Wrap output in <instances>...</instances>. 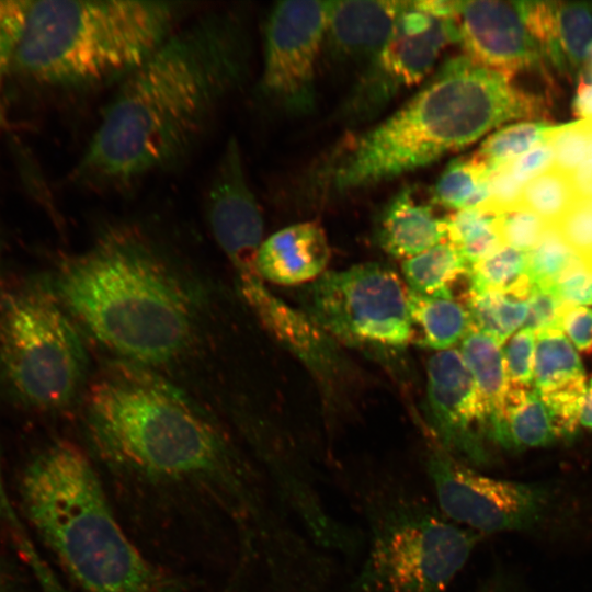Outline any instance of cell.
<instances>
[{
	"label": "cell",
	"mask_w": 592,
	"mask_h": 592,
	"mask_svg": "<svg viewBox=\"0 0 592 592\" xmlns=\"http://www.w3.org/2000/svg\"><path fill=\"white\" fill-rule=\"evenodd\" d=\"M250 58L240 11L206 12L177 27L119 81L75 181L96 190L127 189L179 163L243 86Z\"/></svg>",
	"instance_id": "6da1fadb"
},
{
	"label": "cell",
	"mask_w": 592,
	"mask_h": 592,
	"mask_svg": "<svg viewBox=\"0 0 592 592\" xmlns=\"http://www.w3.org/2000/svg\"><path fill=\"white\" fill-rule=\"evenodd\" d=\"M87 423L98 451L155 486L198 491L235 522L257 509L252 483L203 412L137 365L111 366L90 387Z\"/></svg>",
	"instance_id": "7a4b0ae2"
},
{
	"label": "cell",
	"mask_w": 592,
	"mask_h": 592,
	"mask_svg": "<svg viewBox=\"0 0 592 592\" xmlns=\"http://www.w3.org/2000/svg\"><path fill=\"white\" fill-rule=\"evenodd\" d=\"M549 109L465 55L447 59L425 86L356 137L332 171L337 190L375 185L463 149L505 122L548 123Z\"/></svg>",
	"instance_id": "3957f363"
},
{
	"label": "cell",
	"mask_w": 592,
	"mask_h": 592,
	"mask_svg": "<svg viewBox=\"0 0 592 592\" xmlns=\"http://www.w3.org/2000/svg\"><path fill=\"white\" fill-rule=\"evenodd\" d=\"M168 272L148 242L119 228L62 264L57 295L107 349L137 364L164 363L186 346L193 325Z\"/></svg>",
	"instance_id": "277c9868"
},
{
	"label": "cell",
	"mask_w": 592,
	"mask_h": 592,
	"mask_svg": "<svg viewBox=\"0 0 592 592\" xmlns=\"http://www.w3.org/2000/svg\"><path fill=\"white\" fill-rule=\"evenodd\" d=\"M24 512L84 592H182V583L145 558L118 523L89 458L57 442L25 468Z\"/></svg>",
	"instance_id": "5b68a950"
},
{
	"label": "cell",
	"mask_w": 592,
	"mask_h": 592,
	"mask_svg": "<svg viewBox=\"0 0 592 592\" xmlns=\"http://www.w3.org/2000/svg\"><path fill=\"white\" fill-rule=\"evenodd\" d=\"M181 11L170 1H30L8 81L38 93L121 81L178 27Z\"/></svg>",
	"instance_id": "8992f818"
},
{
	"label": "cell",
	"mask_w": 592,
	"mask_h": 592,
	"mask_svg": "<svg viewBox=\"0 0 592 592\" xmlns=\"http://www.w3.org/2000/svg\"><path fill=\"white\" fill-rule=\"evenodd\" d=\"M366 509L369 546L350 592H445L480 537L406 493L373 496Z\"/></svg>",
	"instance_id": "52a82bcc"
},
{
	"label": "cell",
	"mask_w": 592,
	"mask_h": 592,
	"mask_svg": "<svg viewBox=\"0 0 592 592\" xmlns=\"http://www.w3.org/2000/svg\"><path fill=\"white\" fill-rule=\"evenodd\" d=\"M64 307L39 281L0 293V373L14 396L33 409L67 406L83 378L84 348Z\"/></svg>",
	"instance_id": "ba28073f"
},
{
	"label": "cell",
	"mask_w": 592,
	"mask_h": 592,
	"mask_svg": "<svg viewBox=\"0 0 592 592\" xmlns=\"http://www.w3.org/2000/svg\"><path fill=\"white\" fill-rule=\"evenodd\" d=\"M305 307L315 325L348 345L401 349L412 341L409 288L379 263L325 272L308 285Z\"/></svg>",
	"instance_id": "9c48e42d"
},
{
	"label": "cell",
	"mask_w": 592,
	"mask_h": 592,
	"mask_svg": "<svg viewBox=\"0 0 592 592\" xmlns=\"http://www.w3.org/2000/svg\"><path fill=\"white\" fill-rule=\"evenodd\" d=\"M426 469L441 512L479 535L528 528L548 505L546 486L480 474L443 447L430 453Z\"/></svg>",
	"instance_id": "30bf717a"
},
{
	"label": "cell",
	"mask_w": 592,
	"mask_h": 592,
	"mask_svg": "<svg viewBox=\"0 0 592 592\" xmlns=\"http://www.w3.org/2000/svg\"><path fill=\"white\" fill-rule=\"evenodd\" d=\"M329 9L330 1L288 0L275 3L269 13L260 88L289 112L314 107Z\"/></svg>",
	"instance_id": "8fae6325"
},
{
	"label": "cell",
	"mask_w": 592,
	"mask_h": 592,
	"mask_svg": "<svg viewBox=\"0 0 592 592\" xmlns=\"http://www.w3.org/2000/svg\"><path fill=\"white\" fill-rule=\"evenodd\" d=\"M458 42L457 20L430 15L407 1L387 42L357 77L345 113L354 119L369 116L402 89L423 81L443 50Z\"/></svg>",
	"instance_id": "7c38bea8"
},
{
	"label": "cell",
	"mask_w": 592,
	"mask_h": 592,
	"mask_svg": "<svg viewBox=\"0 0 592 592\" xmlns=\"http://www.w3.org/2000/svg\"><path fill=\"white\" fill-rule=\"evenodd\" d=\"M206 213L215 240L239 281L261 277L257 259L263 242V217L235 136L227 140L216 166L207 191Z\"/></svg>",
	"instance_id": "4fadbf2b"
},
{
	"label": "cell",
	"mask_w": 592,
	"mask_h": 592,
	"mask_svg": "<svg viewBox=\"0 0 592 592\" xmlns=\"http://www.w3.org/2000/svg\"><path fill=\"white\" fill-rule=\"evenodd\" d=\"M426 402L431 424L449 454L482 457L479 429L487 428L488 412L460 351L436 352L426 367Z\"/></svg>",
	"instance_id": "5bb4252c"
},
{
	"label": "cell",
	"mask_w": 592,
	"mask_h": 592,
	"mask_svg": "<svg viewBox=\"0 0 592 592\" xmlns=\"http://www.w3.org/2000/svg\"><path fill=\"white\" fill-rule=\"evenodd\" d=\"M465 56L512 83L542 64V49L527 32L516 2L464 1L457 19Z\"/></svg>",
	"instance_id": "9a60e30c"
},
{
	"label": "cell",
	"mask_w": 592,
	"mask_h": 592,
	"mask_svg": "<svg viewBox=\"0 0 592 592\" xmlns=\"http://www.w3.org/2000/svg\"><path fill=\"white\" fill-rule=\"evenodd\" d=\"M406 3L330 1L323 48L329 50L332 61L361 67V75L387 42Z\"/></svg>",
	"instance_id": "2e32d148"
},
{
	"label": "cell",
	"mask_w": 592,
	"mask_h": 592,
	"mask_svg": "<svg viewBox=\"0 0 592 592\" xmlns=\"http://www.w3.org/2000/svg\"><path fill=\"white\" fill-rule=\"evenodd\" d=\"M329 259L323 229L317 223L305 221L284 227L263 240L257 269L271 283L298 285L322 275Z\"/></svg>",
	"instance_id": "e0dca14e"
},
{
	"label": "cell",
	"mask_w": 592,
	"mask_h": 592,
	"mask_svg": "<svg viewBox=\"0 0 592 592\" xmlns=\"http://www.w3.org/2000/svg\"><path fill=\"white\" fill-rule=\"evenodd\" d=\"M446 234V217H439L431 205L417 201L410 187L399 191L385 206L377 228L382 249L405 260L445 241Z\"/></svg>",
	"instance_id": "ac0fdd59"
},
{
	"label": "cell",
	"mask_w": 592,
	"mask_h": 592,
	"mask_svg": "<svg viewBox=\"0 0 592 592\" xmlns=\"http://www.w3.org/2000/svg\"><path fill=\"white\" fill-rule=\"evenodd\" d=\"M460 353L485 402L487 430L493 437L502 424L511 388L502 345L473 328L462 341Z\"/></svg>",
	"instance_id": "d6986e66"
},
{
	"label": "cell",
	"mask_w": 592,
	"mask_h": 592,
	"mask_svg": "<svg viewBox=\"0 0 592 592\" xmlns=\"http://www.w3.org/2000/svg\"><path fill=\"white\" fill-rule=\"evenodd\" d=\"M409 311L412 341L439 352L452 349L473 329L466 305L453 294L421 295L409 289Z\"/></svg>",
	"instance_id": "ffe728a7"
},
{
	"label": "cell",
	"mask_w": 592,
	"mask_h": 592,
	"mask_svg": "<svg viewBox=\"0 0 592 592\" xmlns=\"http://www.w3.org/2000/svg\"><path fill=\"white\" fill-rule=\"evenodd\" d=\"M555 439L550 415L535 388L513 387L493 440L504 447L528 448L548 445Z\"/></svg>",
	"instance_id": "44dd1931"
},
{
	"label": "cell",
	"mask_w": 592,
	"mask_h": 592,
	"mask_svg": "<svg viewBox=\"0 0 592 592\" xmlns=\"http://www.w3.org/2000/svg\"><path fill=\"white\" fill-rule=\"evenodd\" d=\"M401 269L410 291L441 295L452 294V285L467 275L469 264L457 247L445 240L405 260Z\"/></svg>",
	"instance_id": "7402d4cb"
},
{
	"label": "cell",
	"mask_w": 592,
	"mask_h": 592,
	"mask_svg": "<svg viewBox=\"0 0 592 592\" xmlns=\"http://www.w3.org/2000/svg\"><path fill=\"white\" fill-rule=\"evenodd\" d=\"M490 171L477 152L452 160L434 185L432 203L453 210H478L488 197Z\"/></svg>",
	"instance_id": "603a6c76"
},
{
	"label": "cell",
	"mask_w": 592,
	"mask_h": 592,
	"mask_svg": "<svg viewBox=\"0 0 592 592\" xmlns=\"http://www.w3.org/2000/svg\"><path fill=\"white\" fill-rule=\"evenodd\" d=\"M469 291L496 292L527 299L533 289L527 252L502 244L469 266Z\"/></svg>",
	"instance_id": "cb8c5ba5"
},
{
	"label": "cell",
	"mask_w": 592,
	"mask_h": 592,
	"mask_svg": "<svg viewBox=\"0 0 592 592\" xmlns=\"http://www.w3.org/2000/svg\"><path fill=\"white\" fill-rule=\"evenodd\" d=\"M587 377L579 353L561 329L536 334L534 386L538 394Z\"/></svg>",
	"instance_id": "d4e9b609"
},
{
	"label": "cell",
	"mask_w": 592,
	"mask_h": 592,
	"mask_svg": "<svg viewBox=\"0 0 592 592\" xmlns=\"http://www.w3.org/2000/svg\"><path fill=\"white\" fill-rule=\"evenodd\" d=\"M466 305L473 328L503 345L524 326L528 312L527 299L503 293L467 291Z\"/></svg>",
	"instance_id": "484cf974"
},
{
	"label": "cell",
	"mask_w": 592,
	"mask_h": 592,
	"mask_svg": "<svg viewBox=\"0 0 592 592\" xmlns=\"http://www.w3.org/2000/svg\"><path fill=\"white\" fill-rule=\"evenodd\" d=\"M446 240L457 247L469 266L502 246L492 215L459 209L446 216Z\"/></svg>",
	"instance_id": "4316f807"
},
{
	"label": "cell",
	"mask_w": 592,
	"mask_h": 592,
	"mask_svg": "<svg viewBox=\"0 0 592 592\" xmlns=\"http://www.w3.org/2000/svg\"><path fill=\"white\" fill-rule=\"evenodd\" d=\"M558 39L572 77L580 76L592 46V2L558 1Z\"/></svg>",
	"instance_id": "83f0119b"
},
{
	"label": "cell",
	"mask_w": 592,
	"mask_h": 592,
	"mask_svg": "<svg viewBox=\"0 0 592 592\" xmlns=\"http://www.w3.org/2000/svg\"><path fill=\"white\" fill-rule=\"evenodd\" d=\"M569 175L555 168L523 185L522 205L547 225H556L576 200Z\"/></svg>",
	"instance_id": "f1b7e54d"
},
{
	"label": "cell",
	"mask_w": 592,
	"mask_h": 592,
	"mask_svg": "<svg viewBox=\"0 0 592 592\" xmlns=\"http://www.w3.org/2000/svg\"><path fill=\"white\" fill-rule=\"evenodd\" d=\"M550 126L548 123L533 121L508 125L488 136L476 152L493 169L540 144Z\"/></svg>",
	"instance_id": "f546056e"
},
{
	"label": "cell",
	"mask_w": 592,
	"mask_h": 592,
	"mask_svg": "<svg viewBox=\"0 0 592 592\" xmlns=\"http://www.w3.org/2000/svg\"><path fill=\"white\" fill-rule=\"evenodd\" d=\"M579 257L555 225H547L535 247L527 252L533 286L554 287Z\"/></svg>",
	"instance_id": "4dcf8cb0"
},
{
	"label": "cell",
	"mask_w": 592,
	"mask_h": 592,
	"mask_svg": "<svg viewBox=\"0 0 592 592\" xmlns=\"http://www.w3.org/2000/svg\"><path fill=\"white\" fill-rule=\"evenodd\" d=\"M590 137L587 119L550 126L545 134L554 151L553 168L570 175L585 160Z\"/></svg>",
	"instance_id": "1f68e13d"
},
{
	"label": "cell",
	"mask_w": 592,
	"mask_h": 592,
	"mask_svg": "<svg viewBox=\"0 0 592 592\" xmlns=\"http://www.w3.org/2000/svg\"><path fill=\"white\" fill-rule=\"evenodd\" d=\"M547 224L525 206L494 216V227L504 246L528 252L538 242Z\"/></svg>",
	"instance_id": "d6a6232c"
},
{
	"label": "cell",
	"mask_w": 592,
	"mask_h": 592,
	"mask_svg": "<svg viewBox=\"0 0 592 592\" xmlns=\"http://www.w3.org/2000/svg\"><path fill=\"white\" fill-rule=\"evenodd\" d=\"M555 226L572 251L592 264V198H576Z\"/></svg>",
	"instance_id": "836d02e7"
},
{
	"label": "cell",
	"mask_w": 592,
	"mask_h": 592,
	"mask_svg": "<svg viewBox=\"0 0 592 592\" xmlns=\"http://www.w3.org/2000/svg\"><path fill=\"white\" fill-rule=\"evenodd\" d=\"M30 1H0V116L2 90L8 81Z\"/></svg>",
	"instance_id": "e575fe53"
},
{
	"label": "cell",
	"mask_w": 592,
	"mask_h": 592,
	"mask_svg": "<svg viewBox=\"0 0 592 592\" xmlns=\"http://www.w3.org/2000/svg\"><path fill=\"white\" fill-rule=\"evenodd\" d=\"M536 333L521 328L506 342L503 350L511 383L531 387L534 383Z\"/></svg>",
	"instance_id": "d590c367"
},
{
	"label": "cell",
	"mask_w": 592,
	"mask_h": 592,
	"mask_svg": "<svg viewBox=\"0 0 592 592\" xmlns=\"http://www.w3.org/2000/svg\"><path fill=\"white\" fill-rule=\"evenodd\" d=\"M523 185L512 177L508 163L491 169L488 178V197L478 209L498 216L522 206Z\"/></svg>",
	"instance_id": "8d00e7d4"
},
{
	"label": "cell",
	"mask_w": 592,
	"mask_h": 592,
	"mask_svg": "<svg viewBox=\"0 0 592 592\" xmlns=\"http://www.w3.org/2000/svg\"><path fill=\"white\" fill-rule=\"evenodd\" d=\"M527 304L525 328L533 330L536 334L549 329H561L560 316L563 301L554 287L533 286Z\"/></svg>",
	"instance_id": "74e56055"
},
{
	"label": "cell",
	"mask_w": 592,
	"mask_h": 592,
	"mask_svg": "<svg viewBox=\"0 0 592 592\" xmlns=\"http://www.w3.org/2000/svg\"><path fill=\"white\" fill-rule=\"evenodd\" d=\"M567 304L592 305V264L578 258L554 286Z\"/></svg>",
	"instance_id": "f35d334b"
},
{
	"label": "cell",
	"mask_w": 592,
	"mask_h": 592,
	"mask_svg": "<svg viewBox=\"0 0 592 592\" xmlns=\"http://www.w3.org/2000/svg\"><path fill=\"white\" fill-rule=\"evenodd\" d=\"M560 326L578 352L592 354V308L563 303Z\"/></svg>",
	"instance_id": "ab89813d"
},
{
	"label": "cell",
	"mask_w": 592,
	"mask_h": 592,
	"mask_svg": "<svg viewBox=\"0 0 592 592\" xmlns=\"http://www.w3.org/2000/svg\"><path fill=\"white\" fill-rule=\"evenodd\" d=\"M514 180L524 185L554 166V151L547 140L533 147L521 157L506 162Z\"/></svg>",
	"instance_id": "60d3db41"
},
{
	"label": "cell",
	"mask_w": 592,
	"mask_h": 592,
	"mask_svg": "<svg viewBox=\"0 0 592 592\" xmlns=\"http://www.w3.org/2000/svg\"><path fill=\"white\" fill-rule=\"evenodd\" d=\"M464 1L459 0H422L412 1L413 5L436 18L446 20H457Z\"/></svg>",
	"instance_id": "b9f144b4"
},
{
	"label": "cell",
	"mask_w": 592,
	"mask_h": 592,
	"mask_svg": "<svg viewBox=\"0 0 592 592\" xmlns=\"http://www.w3.org/2000/svg\"><path fill=\"white\" fill-rule=\"evenodd\" d=\"M572 114L580 119H592V83L579 77L572 101Z\"/></svg>",
	"instance_id": "7bdbcfd3"
},
{
	"label": "cell",
	"mask_w": 592,
	"mask_h": 592,
	"mask_svg": "<svg viewBox=\"0 0 592 592\" xmlns=\"http://www.w3.org/2000/svg\"><path fill=\"white\" fill-rule=\"evenodd\" d=\"M577 198H592V163L583 161L569 175Z\"/></svg>",
	"instance_id": "ee69618b"
},
{
	"label": "cell",
	"mask_w": 592,
	"mask_h": 592,
	"mask_svg": "<svg viewBox=\"0 0 592 592\" xmlns=\"http://www.w3.org/2000/svg\"><path fill=\"white\" fill-rule=\"evenodd\" d=\"M580 425L592 430V375L588 377L585 392L583 397Z\"/></svg>",
	"instance_id": "f6af8a7d"
},
{
	"label": "cell",
	"mask_w": 592,
	"mask_h": 592,
	"mask_svg": "<svg viewBox=\"0 0 592 592\" xmlns=\"http://www.w3.org/2000/svg\"><path fill=\"white\" fill-rule=\"evenodd\" d=\"M579 77L583 78L587 82L592 83V46L589 50Z\"/></svg>",
	"instance_id": "bcb514c9"
},
{
	"label": "cell",
	"mask_w": 592,
	"mask_h": 592,
	"mask_svg": "<svg viewBox=\"0 0 592 592\" xmlns=\"http://www.w3.org/2000/svg\"><path fill=\"white\" fill-rule=\"evenodd\" d=\"M590 125V137H589V146H588V153L584 161L592 163V121L587 119Z\"/></svg>",
	"instance_id": "7dc6e473"
}]
</instances>
